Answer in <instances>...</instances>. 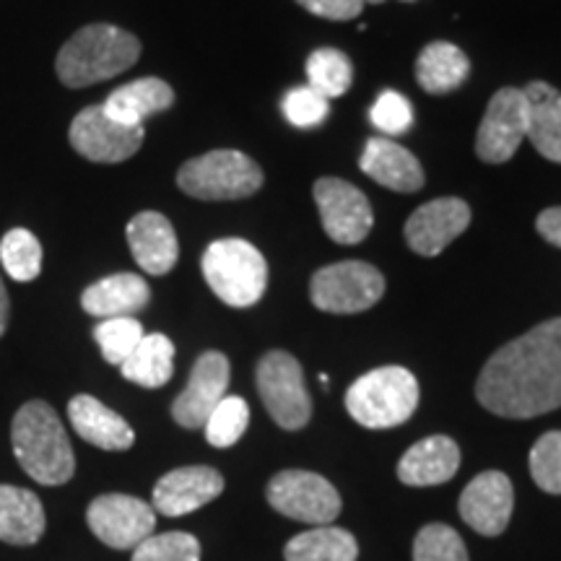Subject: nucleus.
I'll use <instances>...</instances> for the list:
<instances>
[{"mask_svg": "<svg viewBox=\"0 0 561 561\" xmlns=\"http://www.w3.org/2000/svg\"><path fill=\"white\" fill-rule=\"evenodd\" d=\"M0 263L19 284L34 280L42 273V242L30 229H11L0 240Z\"/></svg>", "mask_w": 561, "mask_h": 561, "instance_id": "nucleus-30", "label": "nucleus"}, {"mask_svg": "<svg viewBox=\"0 0 561 561\" xmlns=\"http://www.w3.org/2000/svg\"><path fill=\"white\" fill-rule=\"evenodd\" d=\"M68 419L76 434L87 439L89 445L100 447V450L123 453L130 450L133 442H136V432L130 430L128 421L121 413L107 409L102 401H96L94 396H83L81 392V396L70 398Z\"/></svg>", "mask_w": 561, "mask_h": 561, "instance_id": "nucleus-20", "label": "nucleus"}, {"mask_svg": "<svg viewBox=\"0 0 561 561\" xmlns=\"http://www.w3.org/2000/svg\"><path fill=\"white\" fill-rule=\"evenodd\" d=\"M133 561H201V543L191 533H159L133 549Z\"/></svg>", "mask_w": 561, "mask_h": 561, "instance_id": "nucleus-34", "label": "nucleus"}, {"mask_svg": "<svg viewBox=\"0 0 561 561\" xmlns=\"http://www.w3.org/2000/svg\"><path fill=\"white\" fill-rule=\"evenodd\" d=\"M151 299V289L144 278L136 273H115L96 284H91L81 294L83 312L94 314L100 320L112 318H133V314L144 310Z\"/></svg>", "mask_w": 561, "mask_h": 561, "instance_id": "nucleus-22", "label": "nucleus"}, {"mask_svg": "<svg viewBox=\"0 0 561 561\" xmlns=\"http://www.w3.org/2000/svg\"><path fill=\"white\" fill-rule=\"evenodd\" d=\"M528 100V140L543 159L561 164V91L546 81H533Z\"/></svg>", "mask_w": 561, "mask_h": 561, "instance_id": "nucleus-25", "label": "nucleus"}, {"mask_svg": "<svg viewBox=\"0 0 561 561\" xmlns=\"http://www.w3.org/2000/svg\"><path fill=\"white\" fill-rule=\"evenodd\" d=\"M530 476L546 494H561V432H549L533 445Z\"/></svg>", "mask_w": 561, "mask_h": 561, "instance_id": "nucleus-35", "label": "nucleus"}, {"mask_svg": "<svg viewBox=\"0 0 561 561\" xmlns=\"http://www.w3.org/2000/svg\"><path fill=\"white\" fill-rule=\"evenodd\" d=\"M528 138V100L523 89L504 87L491 96L476 136V153L486 164H504Z\"/></svg>", "mask_w": 561, "mask_h": 561, "instance_id": "nucleus-12", "label": "nucleus"}, {"mask_svg": "<svg viewBox=\"0 0 561 561\" xmlns=\"http://www.w3.org/2000/svg\"><path fill=\"white\" fill-rule=\"evenodd\" d=\"M385 294V276L364 261H343L312 276V305L331 314H356L375 307Z\"/></svg>", "mask_w": 561, "mask_h": 561, "instance_id": "nucleus-8", "label": "nucleus"}, {"mask_svg": "<svg viewBox=\"0 0 561 561\" xmlns=\"http://www.w3.org/2000/svg\"><path fill=\"white\" fill-rule=\"evenodd\" d=\"M144 325L136 318H112L102 320L100 325L94 328V341L100 346L104 362L121 364L128 359V356L136 351V346L144 341Z\"/></svg>", "mask_w": 561, "mask_h": 561, "instance_id": "nucleus-31", "label": "nucleus"}, {"mask_svg": "<svg viewBox=\"0 0 561 561\" xmlns=\"http://www.w3.org/2000/svg\"><path fill=\"white\" fill-rule=\"evenodd\" d=\"M538 234L543 237L546 242L553 244V248H561V206L546 208L536 221Z\"/></svg>", "mask_w": 561, "mask_h": 561, "instance_id": "nucleus-39", "label": "nucleus"}, {"mask_svg": "<svg viewBox=\"0 0 561 561\" xmlns=\"http://www.w3.org/2000/svg\"><path fill=\"white\" fill-rule=\"evenodd\" d=\"M172 104L174 91L170 83L149 76V79H138L112 91L102 107L112 121L128 125V128H144L146 117L159 115V112L170 110Z\"/></svg>", "mask_w": 561, "mask_h": 561, "instance_id": "nucleus-23", "label": "nucleus"}, {"mask_svg": "<svg viewBox=\"0 0 561 561\" xmlns=\"http://www.w3.org/2000/svg\"><path fill=\"white\" fill-rule=\"evenodd\" d=\"M413 561H468V551L458 530L450 525L432 523L416 533Z\"/></svg>", "mask_w": 561, "mask_h": 561, "instance_id": "nucleus-33", "label": "nucleus"}, {"mask_svg": "<svg viewBox=\"0 0 561 561\" xmlns=\"http://www.w3.org/2000/svg\"><path fill=\"white\" fill-rule=\"evenodd\" d=\"M369 121L385 136H401L413 125V107L398 91H382L377 102L371 104Z\"/></svg>", "mask_w": 561, "mask_h": 561, "instance_id": "nucleus-37", "label": "nucleus"}, {"mask_svg": "<svg viewBox=\"0 0 561 561\" xmlns=\"http://www.w3.org/2000/svg\"><path fill=\"white\" fill-rule=\"evenodd\" d=\"M268 504L291 520L331 525L341 515V496L328 479L310 471H280L265 489Z\"/></svg>", "mask_w": 561, "mask_h": 561, "instance_id": "nucleus-9", "label": "nucleus"}, {"mask_svg": "<svg viewBox=\"0 0 561 561\" xmlns=\"http://www.w3.org/2000/svg\"><path fill=\"white\" fill-rule=\"evenodd\" d=\"M9 312H11L9 291H5V284L0 280V339H3L5 328H9Z\"/></svg>", "mask_w": 561, "mask_h": 561, "instance_id": "nucleus-40", "label": "nucleus"}, {"mask_svg": "<svg viewBox=\"0 0 561 561\" xmlns=\"http://www.w3.org/2000/svg\"><path fill=\"white\" fill-rule=\"evenodd\" d=\"M471 224V208L460 198H437L413 210L405 221V242L419 255L434 257L450 248Z\"/></svg>", "mask_w": 561, "mask_h": 561, "instance_id": "nucleus-16", "label": "nucleus"}, {"mask_svg": "<svg viewBox=\"0 0 561 561\" xmlns=\"http://www.w3.org/2000/svg\"><path fill=\"white\" fill-rule=\"evenodd\" d=\"M224 491V476L208 466H185L164 473L153 486V512L182 517L206 507Z\"/></svg>", "mask_w": 561, "mask_h": 561, "instance_id": "nucleus-17", "label": "nucleus"}, {"mask_svg": "<svg viewBox=\"0 0 561 561\" xmlns=\"http://www.w3.org/2000/svg\"><path fill=\"white\" fill-rule=\"evenodd\" d=\"M87 523L104 546L130 551L157 528V512L151 504L130 494H102L89 504Z\"/></svg>", "mask_w": 561, "mask_h": 561, "instance_id": "nucleus-10", "label": "nucleus"}, {"mask_svg": "<svg viewBox=\"0 0 561 561\" xmlns=\"http://www.w3.org/2000/svg\"><path fill=\"white\" fill-rule=\"evenodd\" d=\"M203 278L210 286V291L219 297L224 305L252 307L261 301L268 286V263L263 252L250 244L248 240H216L203 252Z\"/></svg>", "mask_w": 561, "mask_h": 561, "instance_id": "nucleus-4", "label": "nucleus"}, {"mask_svg": "<svg viewBox=\"0 0 561 561\" xmlns=\"http://www.w3.org/2000/svg\"><path fill=\"white\" fill-rule=\"evenodd\" d=\"M476 398L502 419H536L561 409V318L496 351L483 364Z\"/></svg>", "mask_w": 561, "mask_h": 561, "instance_id": "nucleus-1", "label": "nucleus"}, {"mask_svg": "<svg viewBox=\"0 0 561 561\" xmlns=\"http://www.w3.org/2000/svg\"><path fill=\"white\" fill-rule=\"evenodd\" d=\"M11 442L19 466L42 486H62L73 479V447L50 403L30 401L21 405L11 424Z\"/></svg>", "mask_w": 561, "mask_h": 561, "instance_id": "nucleus-2", "label": "nucleus"}, {"mask_svg": "<svg viewBox=\"0 0 561 561\" xmlns=\"http://www.w3.org/2000/svg\"><path fill=\"white\" fill-rule=\"evenodd\" d=\"M515 489L502 471H483L462 489L458 510L460 517L481 536H502L507 530Z\"/></svg>", "mask_w": 561, "mask_h": 561, "instance_id": "nucleus-15", "label": "nucleus"}, {"mask_svg": "<svg viewBox=\"0 0 561 561\" xmlns=\"http://www.w3.org/2000/svg\"><path fill=\"white\" fill-rule=\"evenodd\" d=\"M460 468V447L458 442L434 434L416 442L409 453L398 462V479L405 486H437V483L450 481Z\"/></svg>", "mask_w": 561, "mask_h": 561, "instance_id": "nucleus-21", "label": "nucleus"}, {"mask_svg": "<svg viewBox=\"0 0 561 561\" xmlns=\"http://www.w3.org/2000/svg\"><path fill=\"white\" fill-rule=\"evenodd\" d=\"M128 244L136 263L149 276H164L178 265L180 242L172 221L157 210H144L128 224Z\"/></svg>", "mask_w": 561, "mask_h": 561, "instance_id": "nucleus-18", "label": "nucleus"}, {"mask_svg": "<svg viewBox=\"0 0 561 561\" xmlns=\"http://www.w3.org/2000/svg\"><path fill=\"white\" fill-rule=\"evenodd\" d=\"M305 11L328 21H351L364 9V0H297Z\"/></svg>", "mask_w": 561, "mask_h": 561, "instance_id": "nucleus-38", "label": "nucleus"}, {"mask_svg": "<svg viewBox=\"0 0 561 561\" xmlns=\"http://www.w3.org/2000/svg\"><path fill=\"white\" fill-rule=\"evenodd\" d=\"M123 377L140 388H164L174 371V343L161 333L144 335L136 351L121 364Z\"/></svg>", "mask_w": 561, "mask_h": 561, "instance_id": "nucleus-27", "label": "nucleus"}, {"mask_svg": "<svg viewBox=\"0 0 561 561\" xmlns=\"http://www.w3.org/2000/svg\"><path fill=\"white\" fill-rule=\"evenodd\" d=\"M419 405V382L405 367L371 369L351 385L346 411L367 430H390L413 416Z\"/></svg>", "mask_w": 561, "mask_h": 561, "instance_id": "nucleus-5", "label": "nucleus"}, {"mask_svg": "<svg viewBox=\"0 0 561 561\" xmlns=\"http://www.w3.org/2000/svg\"><path fill=\"white\" fill-rule=\"evenodd\" d=\"M307 87H312L325 100L343 96L354 83V66L335 47H320L307 58Z\"/></svg>", "mask_w": 561, "mask_h": 561, "instance_id": "nucleus-29", "label": "nucleus"}, {"mask_svg": "<svg viewBox=\"0 0 561 561\" xmlns=\"http://www.w3.org/2000/svg\"><path fill=\"white\" fill-rule=\"evenodd\" d=\"M314 203H318L322 229L339 244H359L369 237L371 206L359 187H354L346 180L322 178L312 187Z\"/></svg>", "mask_w": 561, "mask_h": 561, "instance_id": "nucleus-13", "label": "nucleus"}, {"mask_svg": "<svg viewBox=\"0 0 561 561\" xmlns=\"http://www.w3.org/2000/svg\"><path fill=\"white\" fill-rule=\"evenodd\" d=\"M144 128H128L104 112L102 104H91L73 117L68 140L76 153L96 164H121L144 146Z\"/></svg>", "mask_w": 561, "mask_h": 561, "instance_id": "nucleus-11", "label": "nucleus"}, {"mask_svg": "<svg viewBox=\"0 0 561 561\" xmlns=\"http://www.w3.org/2000/svg\"><path fill=\"white\" fill-rule=\"evenodd\" d=\"M257 392L265 411L276 421L280 430L297 432L310 424L312 398L307 392L301 364L286 351H268L257 362Z\"/></svg>", "mask_w": 561, "mask_h": 561, "instance_id": "nucleus-7", "label": "nucleus"}, {"mask_svg": "<svg viewBox=\"0 0 561 561\" xmlns=\"http://www.w3.org/2000/svg\"><path fill=\"white\" fill-rule=\"evenodd\" d=\"M328 110H331V104L312 87H297L286 91V96L280 100V112H284V117L294 128H314V125L325 121Z\"/></svg>", "mask_w": 561, "mask_h": 561, "instance_id": "nucleus-36", "label": "nucleus"}, {"mask_svg": "<svg viewBox=\"0 0 561 561\" xmlns=\"http://www.w3.org/2000/svg\"><path fill=\"white\" fill-rule=\"evenodd\" d=\"M471 73L468 55L453 42H432L419 53L416 79L426 94H450Z\"/></svg>", "mask_w": 561, "mask_h": 561, "instance_id": "nucleus-26", "label": "nucleus"}, {"mask_svg": "<svg viewBox=\"0 0 561 561\" xmlns=\"http://www.w3.org/2000/svg\"><path fill=\"white\" fill-rule=\"evenodd\" d=\"M178 185L198 201H240L263 187V170L248 153L219 149L180 167Z\"/></svg>", "mask_w": 561, "mask_h": 561, "instance_id": "nucleus-6", "label": "nucleus"}, {"mask_svg": "<svg viewBox=\"0 0 561 561\" xmlns=\"http://www.w3.org/2000/svg\"><path fill=\"white\" fill-rule=\"evenodd\" d=\"M229 359L221 351H206L193 364L187 388L174 398L172 419L182 430H203L210 413L227 398Z\"/></svg>", "mask_w": 561, "mask_h": 561, "instance_id": "nucleus-14", "label": "nucleus"}, {"mask_svg": "<svg viewBox=\"0 0 561 561\" xmlns=\"http://www.w3.org/2000/svg\"><path fill=\"white\" fill-rule=\"evenodd\" d=\"M356 557H359L356 538L333 525H318L299 533L284 549L286 561H356Z\"/></svg>", "mask_w": 561, "mask_h": 561, "instance_id": "nucleus-28", "label": "nucleus"}, {"mask_svg": "<svg viewBox=\"0 0 561 561\" xmlns=\"http://www.w3.org/2000/svg\"><path fill=\"white\" fill-rule=\"evenodd\" d=\"M140 58L136 34L112 24H89L60 47L55 70L62 87L87 89L125 73Z\"/></svg>", "mask_w": 561, "mask_h": 561, "instance_id": "nucleus-3", "label": "nucleus"}, {"mask_svg": "<svg viewBox=\"0 0 561 561\" xmlns=\"http://www.w3.org/2000/svg\"><path fill=\"white\" fill-rule=\"evenodd\" d=\"M248 424H250L248 403L237 396H227L219 405H216L214 413H210L203 430H206L208 445L224 450V447L237 445V442L242 439Z\"/></svg>", "mask_w": 561, "mask_h": 561, "instance_id": "nucleus-32", "label": "nucleus"}, {"mask_svg": "<svg viewBox=\"0 0 561 561\" xmlns=\"http://www.w3.org/2000/svg\"><path fill=\"white\" fill-rule=\"evenodd\" d=\"M362 172L396 193H416L424 187L421 161L390 138H369L359 159Z\"/></svg>", "mask_w": 561, "mask_h": 561, "instance_id": "nucleus-19", "label": "nucleus"}, {"mask_svg": "<svg viewBox=\"0 0 561 561\" xmlns=\"http://www.w3.org/2000/svg\"><path fill=\"white\" fill-rule=\"evenodd\" d=\"M409 3H411V0H409Z\"/></svg>", "mask_w": 561, "mask_h": 561, "instance_id": "nucleus-42", "label": "nucleus"}, {"mask_svg": "<svg viewBox=\"0 0 561 561\" xmlns=\"http://www.w3.org/2000/svg\"><path fill=\"white\" fill-rule=\"evenodd\" d=\"M47 528L45 507L34 491L0 483V541L34 546Z\"/></svg>", "mask_w": 561, "mask_h": 561, "instance_id": "nucleus-24", "label": "nucleus"}, {"mask_svg": "<svg viewBox=\"0 0 561 561\" xmlns=\"http://www.w3.org/2000/svg\"><path fill=\"white\" fill-rule=\"evenodd\" d=\"M364 3H382V0H364Z\"/></svg>", "mask_w": 561, "mask_h": 561, "instance_id": "nucleus-41", "label": "nucleus"}]
</instances>
